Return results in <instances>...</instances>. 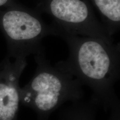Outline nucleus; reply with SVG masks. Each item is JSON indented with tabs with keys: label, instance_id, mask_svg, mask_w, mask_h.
Wrapping results in <instances>:
<instances>
[{
	"label": "nucleus",
	"instance_id": "nucleus-4",
	"mask_svg": "<svg viewBox=\"0 0 120 120\" xmlns=\"http://www.w3.org/2000/svg\"><path fill=\"white\" fill-rule=\"evenodd\" d=\"M23 63L19 58L14 64L7 60L0 65V120H14L16 117L19 95L14 81Z\"/></svg>",
	"mask_w": 120,
	"mask_h": 120
},
{
	"label": "nucleus",
	"instance_id": "nucleus-3",
	"mask_svg": "<svg viewBox=\"0 0 120 120\" xmlns=\"http://www.w3.org/2000/svg\"><path fill=\"white\" fill-rule=\"evenodd\" d=\"M52 23L56 28V36L62 37L75 51L76 64L81 72L93 79H104L112 65V58L108 47L111 43L95 37L69 34Z\"/></svg>",
	"mask_w": 120,
	"mask_h": 120
},
{
	"label": "nucleus",
	"instance_id": "nucleus-1",
	"mask_svg": "<svg viewBox=\"0 0 120 120\" xmlns=\"http://www.w3.org/2000/svg\"><path fill=\"white\" fill-rule=\"evenodd\" d=\"M0 30L5 37L11 55L18 58L38 46L45 37L56 36L53 23L47 25L34 9L18 3L0 8Z\"/></svg>",
	"mask_w": 120,
	"mask_h": 120
},
{
	"label": "nucleus",
	"instance_id": "nucleus-6",
	"mask_svg": "<svg viewBox=\"0 0 120 120\" xmlns=\"http://www.w3.org/2000/svg\"><path fill=\"white\" fill-rule=\"evenodd\" d=\"M100 13L101 23L110 36L120 28V0H90Z\"/></svg>",
	"mask_w": 120,
	"mask_h": 120
},
{
	"label": "nucleus",
	"instance_id": "nucleus-5",
	"mask_svg": "<svg viewBox=\"0 0 120 120\" xmlns=\"http://www.w3.org/2000/svg\"><path fill=\"white\" fill-rule=\"evenodd\" d=\"M31 84L37 92L35 103L40 110L47 111L56 106L61 90V82L56 75L43 71L34 77Z\"/></svg>",
	"mask_w": 120,
	"mask_h": 120
},
{
	"label": "nucleus",
	"instance_id": "nucleus-7",
	"mask_svg": "<svg viewBox=\"0 0 120 120\" xmlns=\"http://www.w3.org/2000/svg\"><path fill=\"white\" fill-rule=\"evenodd\" d=\"M17 4L15 0H0V8L12 6Z\"/></svg>",
	"mask_w": 120,
	"mask_h": 120
},
{
	"label": "nucleus",
	"instance_id": "nucleus-2",
	"mask_svg": "<svg viewBox=\"0 0 120 120\" xmlns=\"http://www.w3.org/2000/svg\"><path fill=\"white\" fill-rule=\"evenodd\" d=\"M34 9L52 18V22L66 32L100 38L111 43L112 37L97 19L88 0H34Z\"/></svg>",
	"mask_w": 120,
	"mask_h": 120
}]
</instances>
